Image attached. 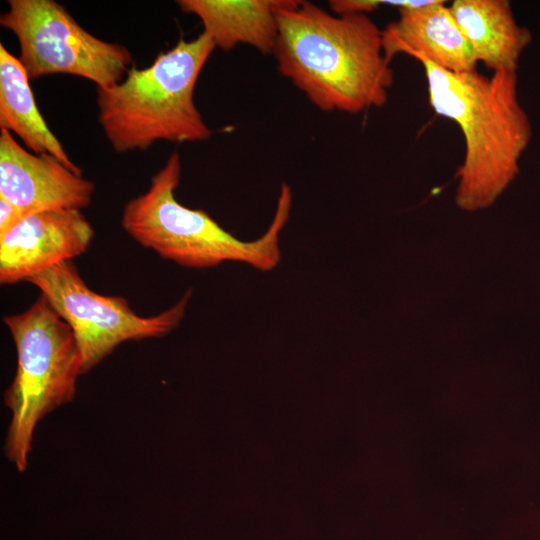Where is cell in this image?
<instances>
[{"label":"cell","mask_w":540,"mask_h":540,"mask_svg":"<svg viewBox=\"0 0 540 540\" xmlns=\"http://www.w3.org/2000/svg\"><path fill=\"white\" fill-rule=\"evenodd\" d=\"M280 74L318 109L357 114L388 101L394 72L367 14H333L286 0L273 51Z\"/></svg>","instance_id":"obj_1"},{"label":"cell","mask_w":540,"mask_h":540,"mask_svg":"<svg viewBox=\"0 0 540 540\" xmlns=\"http://www.w3.org/2000/svg\"><path fill=\"white\" fill-rule=\"evenodd\" d=\"M413 58L424 68L430 106L454 121L464 138L457 204L470 211L490 206L517 173L529 137L516 99L515 71L454 73L423 56Z\"/></svg>","instance_id":"obj_2"},{"label":"cell","mask_w":540,"mask_h":540,"mask_svg":"<svg viewBox=\"0 0 540 540\" xmlns=\"http://www.w3.org/2000/svg\"><path fill=\"white\" fill-rule=\"evenodd\" d=\"M215 48L204 32L190 41L180 39L151 65L132 67L119 83L97 89L99 123L116 152L144 150L160 140L199 142L211 136L194 90Z\"/></svg>","instance_id":"obj_3"},{"label":"cell","mask_w":540,"mask_h":540,"mask_svg":"<svg viewBox=\"0 0 540 540\" xmlns=\"http://www.w3.org/2000/svg\"><path fill=\"white\" fill-rule=\"evenodd\" d=\"M181 169L180 155L173 152L152 177L148 190L124 206L123 229L143 247L184 267L210 268L233 261L261 271L274 269L281 259L279 236L291 210L290 187L282 184L266 232L253 241H243L205 211L187 208L176 200Z\"/></svg>","instance_id":"obj_4"},{"label":"cell","mask_w":540,"mask_h":540,"mask_svg":"<svg viewBox=\"0 0 540 540\" xmlns=\"http://www.w3.org/2000/svg\"><path fill=\"white\" fill-rule=\"evenodd\" d=\"M3 322L17 354L16 373L4 393L11 412L5 454L23 472L38 422L75 397L82 355L71 327L43 296Z\"/></svg>","instance_id":"obj_5"},{"label":"cell","mask_w":540,"mask_h":540,"mask_svg":"<svg viewBox=\"0 0 540 540\" xmlns=\"http://www.w3.org/2000/svg\"><path fill=\"white\" fill-rule=\"evenodd\" d=\"M0 24L16 36L29 79L70 74L108 88L122 80L130 51L86 31L54 0H9Z\"/></svg>","instance_id":"obj_6"},{"label":"cell","mask_w":540,"mask_h":540,"mask_svg":"<svg viewBox=\"0 0 540 540\" xmlns=\"http://www.w3.org/2000/svg\"><path fill=\"white\" fill-rule=\"evenodd\" d=\"M71 327L87 373L121 343L161 337L178 327L192 296L188 289L173 306L157 315H137L120 296L91 290L72 260L63 261L28 280Z\"/></svg>","instance_id":"obj_7"},{"label":"cell","mask_w":540,"mask_h":540,"mask_svg":"<svg viewBox=\"0 0 540 540\" xmlns=\"http://www.w3.org/2000/svg\"><path fill=\"white\" fill-rule=\"evenodd\" d=\"M94 229L79 209L28 215L0 236V283L16 284L85 253Z\"/></svg>","instance_id":"obj_8"},{"label":"cell","mask_w":540,"mask_h":540,"mask_svg":"<svg viewBox=\"0 0 540 540\" xmlns=\"http://www.w3.org/2000/svg\"><path fill=\"white\" fill-rule=\"evenodd\" d=\"M95 189L50 154L23 148L11 132L0 127V197L26 214L47 210L83 209Z\"/></svg>","instance_id":"obj_9"},{"label":"cell","mask_w":540,"mask_h":540,"mask_svg":"<svg viewBox=\"0 0 540 540\" xmlns=\"http://www.w3.org/2000/svg\"><path fill=\"white\" fill-rule=\"evenodd\" d=\"M443 0L399 8V16L382 30L383 51L391 63L398 54L423 56L450 72L476 70L473 50Z\"/></svg>","instance_id":"obj_10"},{"label":"cell","mask_w":540,"mask_h":540,"mask_svg":"<svg viewBox=\"0 0 540 540\" xmlns=\"http://www.w3.org/2000/svg\"><path fill=\"white\" fill-rule=\"evenodd\" d=\"M286 0H179L184 13L203 24L215 47L231 50L246 44L262 54H273L278 15Z\"/></svg>","instance_id":"obj_11"},{"label":"cell","mask_w":540,"mask_h":540,"mask_svg":"<svg viewBox=\"0 0 540 540\" xmlns=\"http://www.w3.org/2000/svg\"><path fill=\"white\" fill-rule=\"evenodd\" d=\"M450 11L477 62L494 71H515L529 34L515 23L505 0H455Z\"/></svg>","instance_id":"obj_12"},{"label":"cell","mask_w":540,"mask_h":540,"mask_svg":"<svg viewBox=\"0 0 540 540\" xmlns=\"http://www.w3.org/2000/svg\"><path fill=\"white\" fill-rule=\"evenodd\" d=\"M19 58L0 44V127L14 132L36 154H50L76 174L74 164L41 115Z\"/></svg>","instance_id":"obj_13"},{"label":"cell","mask_w":540,"mask_h":540,"mask_svg":"<svg viewBox=\"0 0 540 540\" xmlns=\"http://www.w3.org/2000/svg\"><path fill=\"white\" fill-rule=\"evenodd\" d=\"M27 216L21 208L0 197V236L13 229Z\"/></svg>","instance_id":"obj_14"}]
</instances>
